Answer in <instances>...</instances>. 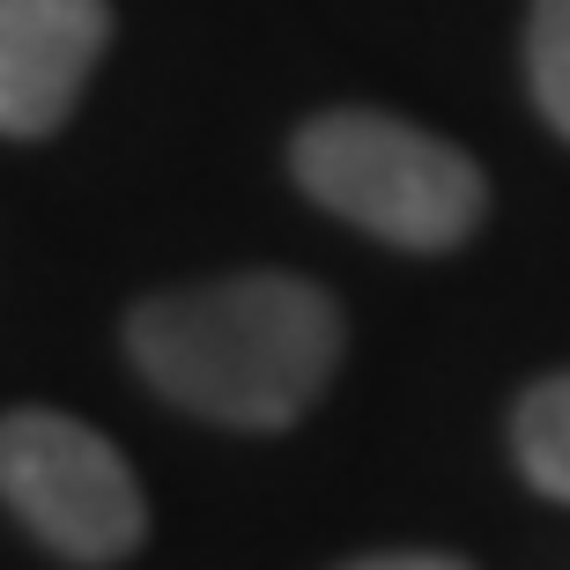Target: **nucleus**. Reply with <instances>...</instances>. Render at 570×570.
<instances>
[{
    "instance_id": "5",
    "label": "nucleus",
    "mask_w": 570,
    "mask_h": 570,
    "mask_svg": "<svg viewBox=\"0 0 570 570\" xmlns=\"http://www.w3.org/2000/svg\"><path fill=\"white\" fill-rule=\"evenodd\" d=\"M511 444H519V466L527 482L556 504H570V371L563 379H541L511 415Z\"/></svg>"
},
{
    "instance_id": "2",
    "label": "nucleus",
    "mask_w": 570,
    "mask_h": 570,
    "mask_svg": "<svg viewBox=\"0 0 570 570\" xmlns=\"http://www.w3.org/2000/svg\"><path fill=\"white\" fill-rule=\"evenodd\" d=\"M289 170L318 208H334L341 223H356L385 245H407V253L460 245L489 208L474 156H460L452 141L407 127L393 111H363V105L318 111L289 141Z\"/></svg>"
},
{
    "instance_id": "7",
    "label": "nucleus",
    "mask_w": 570,
    "mask_h": 570,
    "mask_svg": "<svg viewBox=\"0 0 570 570\" xmlns=\"http://www.w3.org/2000/svg\"><path fill=\"white\" fill-rule=\"evenodd\" d=\"M348 570H466V563H452V556H363Z\"/></svg>"
},
{
    "instance_id": "6",
    "label": "nucleus",
    "mask_w": 570,
    "mask_h": 570,
    "mask_svg": "<svg viewBox=\"0 0 570 570\" xmlns=\"http://www.w3.org/2000/svg\"><path fill=\"white\" fill-rule=\"evenodd\" d=\"M527 82L549 127L570 141V0H533L527 16Z\"/></svg>"
},
{
    "instance_id": "3",
    "label": "nucleus",
    "mask_w": 570,
    "mask_h": 570,
    "mask_svg": "<svg viewBox=\"0 0 570 570\" xmlns=\"http://www.w3.org/2000/svg\"><path fill=\"white\" fill-rule=\"evenodd\" d=\"M0 504L67 563H127L148 541V504L127 452L60 407L0 415Z\"/></svg>"
},
{
    "instance_id": "1",
    "label": "nucleus",
    "mask_w": 570,
    "mask_h": 570,
    "mask_svg": "<svg viewBox=\"0 0 570 570\" xmlns=\"http://www.w3.org/2000/svg\"><path fill=\"white\" fill-rule=\"evenodd\" d=\"M341 304L304 275H223L156 289L127 318V356L170 407L230 430H289L341 363Z\"/></svg>"
},
{
    "instance_id": "4",
    "label": "nucleus",
    "mask_w": 570,
    "mask_h": 570,
    "mask_svg": "<svg viewBox=\"0 0 570 570\" xmlns=\"http://www.w3.org/2000/svg\"><path fill=\"white\" fill-rule=\"evenodd\" d=\"M105 45V0H0V134L38 141V134L67 127Z\"/></svg>"
}]
</instances>
